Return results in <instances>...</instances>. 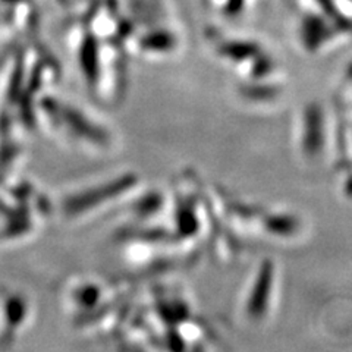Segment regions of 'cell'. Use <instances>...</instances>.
<instances>
[]
</instances>
